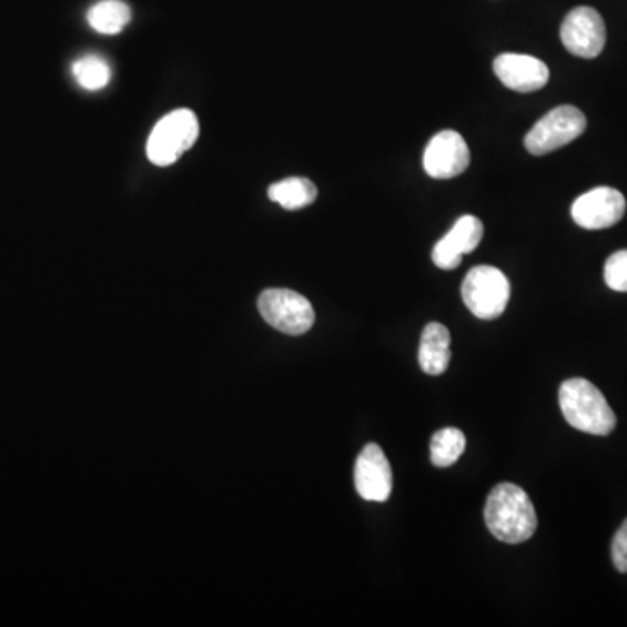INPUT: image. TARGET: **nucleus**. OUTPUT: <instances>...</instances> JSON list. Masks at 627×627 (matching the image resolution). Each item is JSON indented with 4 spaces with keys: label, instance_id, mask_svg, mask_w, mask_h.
<instances>
[{
    "label": "nucleus",
    "instance_id": "f257e3e1",
    "mask_svg": "<svg viewBox=\"0 0 627 627\" xmlns=\"http://www.w3.org/2000/svg\"><path fill=\"white\" fill-rule=\"evenodd\" d=\"M485 523L497 540L522 544L537 530V513L522 486L500 483L486 498Z\"/></svg>",
    "mask_w": 627,
    "mask_h": 627
},
{
    "label": "nucleus",
    "instance_id": "f03ea898",
    "mask_svg": "<svg viewBox=\"0 0 627 627\" xmlns=\"http://www.w3.org/2000/svg\"><path fill=\"white\" fill-rule=\"evenodd\" d=\"M563 417L574 429L593 436H608L616 429L617 417L604 394L586 378H570L559 387Z\"/></svg>",
    "mask_w": 627,
    "mask_h": 627
},
{
    "label": "nucleus",
    "instance_id": "7ed1b4c3",
    "mask_svg": "<svg viewBox=\"0 0 627 627\" xmlns=\"http://www.w3.org/2000/svg\"><path fill=\"white\" fill-rule=\"evenodd\" d=\"M199 136V121L192 110H174L155 124L146 143V155L155 166H171L191 149Z\"/></svg>",
    "mask_w": 627,
    "mask_h": 627
},
{
    "label": "nucleus",
    "instance_id": "20e7f679",
    "mask_svg": "<svg viewBox=\"0 0 627 627\" xmlns=\"http://www.w3.org/2000/svg\"><path fill=\"white\" fill-rule=\"evenodd\" d=\"M462 299L479 320H497L509 304V280L504 272L491 265L471 269L462 283Z\"/></svg>",
    "mask_w": 627,
    "mask_h": 627
},
{
    "label": "nucleus",
    "instance_id": "39448f33",
    "mask_svg": "<svg viewBox=\"0 0 627 627\" xmlns=\"http://www.w3.org/2000/svg\"><path fill=\"white\" fill-rule=\"evenodd\" d=\"M259 311L272 328L286 335H304L316 321L311 302L304 295L284 287L265 290L259 299Z\"/></svg>",
    "mask_w": 627,
    "mask_h": 627
},
{
    "label": "nucleus",
    "instance_id": "423d86ee",
    "mask_svg": "<svg viewBox=\"0 0 627 627\" xmlns=\"http://www.w3.org/2000/svg\"><path fill=\"white\" fill-rule=\"evenodd\" d=\"M586 128V115L577 107H556L526 133L525 149L532 155L550 154L577 140Z\"/></svg>",
    "mask_w": 627,
    "mask_h": 627
},
{
    "label": "nucleus",
    "instance_id": "0eeeda50",
    "mask_svg": "<svg viewBox=\"0 0 627 627\" xmlns=\"http://www.w3.org/2000/svg\"><path fill=\"white\" fill-rule=\"evenodd\" d=\"M562 42L574 57L593 60L599 57L607 42L605 21L596 9L583 8L568 12L562 24Z\"/></svg>",
    "mask_w": 627,
    "mask_h": 627
},
{
    "label": "nucleus",
    "instance_id": "6e6552de",
    "mask_svg": "<svg viewBox=\"0 0 627 627\" xmlns=\"http://www.w3.org/2000/svg\"><path fill=\"white\" fill-rule=\"evenodd\" d=\"M626 213L623 192L611 186H598L586 192L572 206V219L587 231L614 227Z\"/></svg>",
    "mask_w": 627,
    "mask_h": 627
},
{
    "label": "nucleus",
    "instance_id": "1a4fd4ad",
    "mask_svg": "<svg viewBox=\"0 0 627 627\" xmlns=\"http://www.w3.org/2000/svg\"><path fill=\"white\" fill-rule=\"evenodd\" d=\"M469 146L457 131L437 133L424 152V170L431 179H455L469 168Z\"/></svg>",
    "mask_w": 627,
    "mask_h": 627
},
{
    "label": "nucleus",
    "instance_id": "9d476101",
    "mask_svg": "<svg viewBox=\"0 0 627 627\" xmlns=\"http://www.w3.org/2000/svg\"><path fill=\"white\" fill-rule=\"evenodd\" d=\"M354 485L360 497L370 502H385L393 494V469L375 443L366 445L357 457Z\"/></svg>",
    "mask_w": 627,
    "mask_h": 627
},
{
    "label": "nucleus",
    "instance_id": "9b49d317",
    "mask_svg": "<svg viewBox=\"0 0 627 627\" xmlns=\"http://www.w3.org/2000/svg\"><path fill=\"white\" fill-rule=\"evenodd\" d=\"M494 72L502 84L518 93L543 90L549 82V69L546 63L528 54H500L495 58Z\"/></svg>",
    "mask_w": 627,
    "mask_h": 627
},
{
    "label": "nucleus",
    "instance_id": "f8f14e48",
    "mask_svg": "<svg viewBox=\"0 0 627 627\" xmlns=\"http://www.w3.org/2000/svg\"><path fill=\"white\" fill-rule=\"evenodd\" d=\"M485 227L482 220L473 215L462 216L433 250V262L443 271H454L462 263V256L473 253L482 243Z\"/></svg>",
    "mask_w": 627,
    "mask_h": 627
},
{
    "label": "nucleus",
    "instance_id": "ddd939ff",
    "mask_svg": "<svg viewBox=\"0 0 627 627\" xmlns=\"http://www.w3.org/2000/svg\"><path fill=\"white\" fill-rule=\"evenodd\" d=\"M449 332L442 323H429L422 333L418 363L427 375H442L448 370Z\"/></svg>",
    "mask_w": 627,
    "mask_h": 627
},
{
    "label": "nucleus",
    "instance_id": "4468645a",
    "mask_svg": "<svg viewBox=\"0 0 627 627\" xmlns=\"http://www.w3.org/2000/svg\"><path fill=\"white\" fill-rule=\"evenodd\" d=\"M317 198V189L307 179H286L283 182L274 183L269 189V199L272 203H277L284 210L295 211L314 203Z\"/></svg>",
    "mask_w": 627,
    "mask_h": 627
},
{
    "label": "nucleus",
    "instance_id": "2eb2a0df",
    "mask_svg": "<svg viewBox=\"0 0 627 627\" xmlns=\"http://www.w3.org/2000/svg\"><path fill=\"white\" fill-rule=\"evenodd\" d=\"M130 20V6L121 0H102L88 11V23L91 24V29L105 36L121 32Z\"/></svg>",
    "mask_w": 627,
    "mask_h": 627
},
{
    "label": "nucleus",
    "instance_id": "dca6fc26",
    "mask_svg": "<svg viewBox=\"0 0 627 627\" xmlns=\"http://www.w3.org/2000/svg\"><path fill=\"white\" fill-rule=\"evenodd\" d=\"M466 449V436L457 427L437 431L431 439V462L436 467L454 466Z\"/></svg>",
    "mask_w": 627,
    "mask_h": 627
},
{
    "label": "nucleus",
    "instance_id": "f3484780",
    "mask_svg": "<svg viewBox=\"0 0 627 627\" xmlns=\"http://www.w3.org/2000/svg\"><path fill=\"white\" fill-rule=\"evenodd\" d=\"M75 81L88 91L103 90L110 82V67L105 60L98 57H84L72 65Z\"/></svg>",
    "mask_w": 627,
    "mask_h": 627
},
{
    "label": "nucleus",
    "instance_id": "a211bd4d",
    "mask_svg": "<svg viewBox=\"0 0 627 627\" xmlns=\"http://www.w3.org/2000/svg\"><path fill=\"white\" fill-rule=\"evenodd\" d=\"M605 283L614 292L627 293V250L617 251L607 260Z\"/></svg>",
    "mask_w": 627,
    "mask_h": 627
},
{
    "label": "nucleus",
    "instance_id": "6ab92c4d",
    "mask_svg": "<svg viewBox=\"0 0 627 627\" xmlns=\"http://www.w3.org/2000/svg\"><path fill=\"white\" fill-rule=\"evenodd\" d=\"M611 559L620 574H627V519L620 525L611 543Z\"/></svg>",
    "mask_w": 627,
    "mask_h": 627
}]
</instances>
